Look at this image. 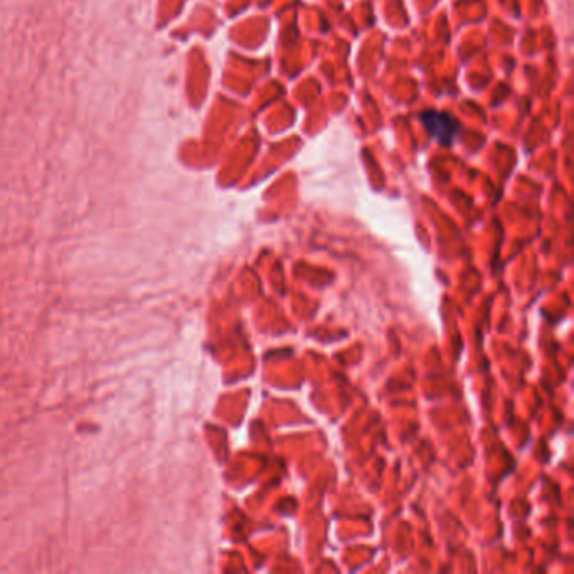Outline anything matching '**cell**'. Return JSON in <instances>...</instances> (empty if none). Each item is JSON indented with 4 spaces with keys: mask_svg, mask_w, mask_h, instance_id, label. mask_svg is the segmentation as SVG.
Returning <instances> with one entry per match:
<instances>
[{
    "mask_svg": "<svg viewBox=\"0 0 574 574\" xmlns=\"http://www.w3.org/2000/svg\"><path fill=\"white\" fill-rule=\"evenodd\" d=\"M421 122L425 123L426 130L431 137L440 140V144L450 145L457 137L458 122L445 113L426 112L421 115Z\"/></svg>",
    "mask_w": 574,
    "mask_h": 574,
    "instance_id": "6da1fadb",
    "label": "cell"
}]
</instances>
